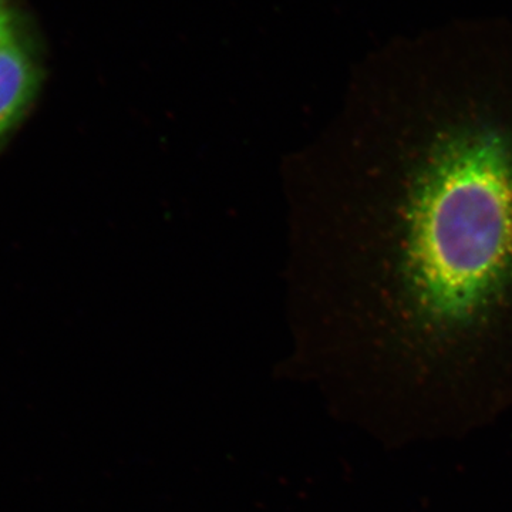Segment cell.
I'll return each mask as SVG.
<instances>
[{"mask_svg": "<svg viewBox=\"0 0 512 512\" xmlns=\"http://www.w3.org/2000/svg\"><path fill=\"white\" fill-rule=\"evenodd\" d=\"M37 69L18 40L0 46V138L18 123L35 96Z\"/></svg>", "mask_w": 512, "mask_h": 512, "instance_id": "cell-2", "label": "cell"}, {"mask_svg": "<svg viewBox=\"0 0 512 512\" xmlns=\"http://www.w3.org/2000/svg\"><path fill=\"white\" fill-rule=\"evenodd\" d=\"M16 40L15 28H13L12 15L9 10L0 5V46Z\"/></svg>", "mask_w": 512, "mask_h": 512, "instance_id": "cell-3", "label": "cell"}, {"mask_svg": "<svg viewBox=\"0 0 512 512\" xmlns=\"http://www.w3.org/2000/svg\"><path fill=\"white\" fill-rule=\"evenodd\" d=\"M512 184L488 148L458 154L440 171L426 202L421 258L431 301L456 312L510 254Z\"/></svg>", "mask_w": 512, "mask_h": 512, "instance_id": "cell-1", "label": "cell"}]
</instances>
